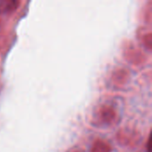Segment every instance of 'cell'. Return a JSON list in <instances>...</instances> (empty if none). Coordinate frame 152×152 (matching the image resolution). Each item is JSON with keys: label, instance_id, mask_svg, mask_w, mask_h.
I'll return each instance as SVG.
<instances>
[{"label": "cell", "instance_id": "4", "mask_svg": "<svg viewBox=\"0 0 152 152\" xmlns=\"http://www.w3.org/2000/svg\"><path fill=\"white\" fill-rule=\"evenodd\" d=\"M111 146L105 141L97 139L92 145L90 152H111Z\"/></svg>", "mask_w": 152, "mask_h": 152}, {"label": "cell", "instance_id": "8", "mask_svg": "<svg viewBox=\"0 0 152 152\" xmlns=\"http://www.w3.org/2000/svg\"><path fill=\"white\" fill-rule=\"evenodd\" d=\"M146 151L147 152H151V135L150 134L148 141H147V146H146Z\"/></svg>", "mask_w": 152, "mask_h": 152}, {"label": "cell", "instance_id": "6", "mask_svg": "<svg viewBox=\"0 0 152 152\" xmlns=\"http://www.w3.org/2000/svg\"><path fill=\"white\" fill-rule=\"evenodd\" d=\"M113 80L114 82L117 84H123L126 83L128 80L129 77V74L126 70L125 69H118L116 72H114L113 74Z\"/></svg>", "mask_w": 152, "mask_h": 152}, {"label": "cell", "instance_id": "3", "mask_svg": "<svg viewBox=\"0 0 152 152\" xmlns=\"http://www.w3.org/2000/svg\"><path fill=\"white\" fill-rule=\"evenodd\" d=\"M20 4L18 0H0V12L12 13L16 11Z\"/></svg>", "mask_w": 152, "mask_h": 152}, {"label": "cell", "instance_id": "5", "mask_svg": "<svg viewBox=\"0 0 152 152\" xmlns=\"http://www.w3.org/2000/svg\"><path fill=\"white\" fill-rule=\"evenodd\" d=\"M126 51H127V53H126V56L129 61L134 62V63H139L142 60V57H143L142 53L140 51H138L136 48L132 46L131 48L126 49Z\"/></svg>", "mask_w": 152, "mask_h": 152}, {"label": "cell", "instance_id": "2", "mask_svg": "<svg viewBox=\"0 0 152 152\" xmlns=\"http://www.w3.org/2000/svg\"><path fill=\"white\" fill-rule=\"evenodd\" d=\"M138 138V134L133 130L128 129H121L118 131L117 134L118 142L124 146H130L134 142L136 143Z\"/></svg>", "mask_w": 152, "mask_h": 152}, {"label": "cell", "instance_id": "1", "mask_svg": "<svg viewBox=\"0 0 152 152\" xmlns=\"http://www.w3.org/2000/svg\"><path fill=\"white\" fill-rule=\"evenodd\" d=\"M95 123L99 126H110L117 122L118 113L116 110L110 105H102L96 111Z\"/></svg>", "mask_w": 152, "mask_h": 152}, {"label": "cell", "instance_id": "7", "mask_svg": "<svg viewBox=\"0 0 152 152\" xmlns=\"http://www.w3.org/2000/svg\"><path fill=\"white\" fill-rule=\"evenodd\" d=\"M143 45L148 49V51H151L152 48V35L151 33H148L144 35L143 37Z\"/></svg>", "mask_w": 152, "mask_h": 152}, {"label": "cell", "instance_id": "9", "mask_svg": "<svg viewBox=\"0 0 152 152\" xmlns=\"http://www.w3.org/2000/svg\"><path fill=\"white\" fill-rule=\"evenodd\" d=\"M68 152H83L80 149H77V148H74V149H71L69 150Z\"/></svg>", "mask_w": 152, "mask_h": 152}]
</instances>
